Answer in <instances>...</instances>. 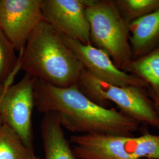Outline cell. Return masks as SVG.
<instances>
[{
    "label": "cell",
    "instance_id": "obj_1",
    "mask_svg": "<svg viewBox=\"0 0 159 159\" xmlns=\"http://www.w3.org/2000/svg\"><path fill=\"white\" fill-rule=\"evenodd\" d=\"M34 103L39 111L53 114L63 127L74 133L133 136L140 125L121 111L93 102L75 85L61 88L35 79Z\"/></svg>",
    "mask_w": 159,
    "mask_h": 159
},
{
    "label": "cell",
    "instance_id": "obj_2",
    "mask_svg": "<svg viewBox=\"0 0 159 159\" xmlns=\"http://www.w3.org/2000/svg\"><path fill=\"white\" fill-rule=\"evenodd\" d=\"M18 56L20 70L25 74L57 87L75 85L84 69L61 35L44 20L35 28Z\"/></svg>",
    "mask_w": 159,
    "mask_h": 159
},
{
    "label": "cell",
    "instance_id": "obj_3",
    "mask_svg": "<svg viewBox=\"0 0 159 159\" xmlns=\"http://www.w3.org/2000/svg\"><path fill=\"white\" fill-rule=\"evenodd\" d=\"M90 27V44L105 51L123 71L133 60L129 24L121 16L114 0H81Z\"/></svg>",
    "mask_w": 159,
    "mask_h": 159
},
{
    "label": "cell",
    "instance_id": "obj_4",
    "mask_svg": "<svg viewBox=\"0 0 159 159\" xmlns=\"http://www.w3.org/2000/svg\"><path fill=\"white\" fill-rule=\"evenodd\" d=\"M77 159H159V135L89 133L70 137Z\"/></svg>",
    "mask_w": 159,
    "mask_h": 159
},
{
    "label": "cell",
    "instance_id": "obj_5",
    "mask_svg": "<svg viewBox=\"0 0 159 159\" xmlns=\"http://www.w3.org/2000/svg\"><path fill=\"white\" fill-rule=\"evenodd\" d=\"M75 85L97 104L107 107L109 102H112L123 113L139 123L148 124L159 130V115L146 89L111 85L97 79L84 68Z\"/></svg>",
    "mask_w": 159,
    "mask_h": 159
},
{
    "label": "cell",
    "instance_id": "obj_6",
    "mask_svg": "<svg viewBox=\"0 0 159 159\" xmlns=\"http://www.w3.org/2000/svg\"><path fill=\"white\" fill-rule=\"evenodd\" d=\"M35 79L25 74L15 84H0V117L21 138L24 144L33 148L32 116Z\"/></svg>",
    "mask_w": 159,
    "mask_h": 159
},
{
    "label": "cell",
    "instance_id": "obj_7",
    "mask_svg": "<svg viewBox=\"0 0 159 159\" xmlns=\"http://www.w3.org/2000/svg\"><path fill=\"white\" fill-rule=\"evenodd\" d=\"M41 2V0H0V28L19 53L44 20Z\"/></svg>",
    "mask_w": 159,
    "mask_h": 159
},
{
    "label": "cell",
    "instance_id": "obj_8",
    "mask_svg": "<svg viewBox=\"0 0 159 159\" xmlns=\"http://www.w3.org/2000/svg\"><path fill=\"white\" fill-rule=\"evenodd\" d=\"M63 41L78 59L84 68L97 79L119 87L134 86L148 89V84L133 74L117 68L108 54L91 44H84L79 41L62 35Z\"/></svg>",
    "mask_w": 159,
    "mask_h": 159
},
{
    "label": "cell",
    "instance_id": "obj_9",
    "mask_svg": "<svg viewBox=\"0 0 159 159\" xmlns=\"http://www.w3.org/2000/svg\"><path fill=\"white\" fill-rule=\"evenodd\" d=\"M44 20L69 39L90 44V27L81 0H41Z\"/></svg>",
    "mask_w": 159,
    "mask_h": 159
},
{
    "label": "cell",
    "instance_id": "obj_10",
    "mask_svg": "<svg viewBox=\"0 0 159 159\" xmlns=\"http://www.w3.org/2000/svg\"><path fill=\"white\" fill-rule=\"evenodd\" d=\"M133 60L152 51L159 44V9L129 24Z\"/></svg>",
    "mask_w": 159,
    "mask_h": 159
},
{
    "label": "cell",
    "instance_id": "obj_11",
    "mask_svg": "<svg viewBox=\"0 0 159 159\" xmlns=\"http://www.w3.org/2000/svg\"><path fill=\"white\" fill-rule=\"evenodd\" d=\"M40 127L44 159H77L65 137L63 127L53 114H44Z\"/></svg>",
    "mask_w": 159,
    "mask_h": 159
},
{
    "label": "cell",
    "instance_id": "obj_12",
    "mask_svg": "<svg viewBox=\"0 0 159 159\" xmlns=\"http://www.w3.org/2000/svg\"><path fill=\"white\" fill-rule=\"evenodd\" d=\"M123 71L144 80L148 86V91L159 98V44L147 54L133 60Z\"/></svg>",
    "mask_w": 159,
    "mask_h": 159
},
{
    "label": "cell",
    "instance_id": "obj_13",
    "mask_svg": "<svg viewBox=\"0 0 159 159\" xmlns=\"http://www.w3.org/2000/svg\"><path fill=\"white\" fill-rule=\"evenodd\" d=\"M34 150L27 148L17 133L5 124L0 125V159H34Z\"/></svg>",
    "mask_w": 159,
    "mask_h": 159
},
{
    "label": "cell",
    "instance_id": "obj_14",
    "mask_svg": "<svg viewBox=\"0 0 159 159\" xmlns=\"http://www.w3.org/2000/svg\"><path fill=\"white\" fill-rule=\"evenodd\" d=\"M0 28V84L12 85L20 70L19 56Z\"/></svg>",
    "mask_w": 159,
    "mask_h": 159
},
{
    "label": "cell",
    "instance_id": "obj_15",
    "mask_svg": "<svg viewBox=\"0 0 159 159\" xmlns=\"http://www.w3.org/2000/svg\"><path fill=\"white\" fill-rule=\"evenodd\" d=\"M121 16L128 24L159 9V0H114Z\"/></svg>",
    "mask_w": 159,
    "mask_h": 159
},
{
    "label": "cell",
    "instance_id": "obj_16",
    "mask_svg": "<svg viewBox=\"0 0 159 159\" xmlns=\"http://www.w3.org/2000/svg\"><path fill=\"white\" fill-rule=\"evenodd\" d=\"M148 96L150 97V98L153 100L154 104V106L157 112V113L159 115V98L157 96H156L155 95H154L153 93H150V91H148Z\"/></svg>",
    "mask_w": 159,
    "mask_h": 159
},
{
    "label": "cell",
    "instance_id": "obj_17",
    "mask_svg": "<svg viewBox=\"0 0 159 159\" xmlns=\"http://www.w3.org/2000/svg\"><path fill=\"white\" fill-rule=\"evenodd\" d=\"M2 124H3L2 121V119H1V117H0V125H2Z\"/></svg>",
    "mask_w": 159,
    "mask_h": 159
},
{
    "label": "cell",
    "instance_id": "obj_18",
    "mask_svg": "<svg viewBox=\"0 0 159 159\" xmlns=\"http://www.w3.org/2000/svg\"><path fill=\"white\" fill-rule=\"evenodd\" d=\"M34 159H40L39 157H37V156H36V157L35 158H34Z\"/></svg>",
    "mask_w": 159,
    "mask_h": 159
}]
</instances>
